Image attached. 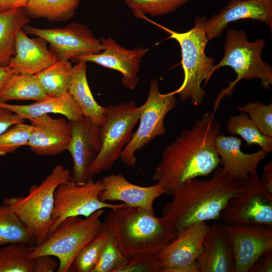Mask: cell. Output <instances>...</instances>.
<instances>
[{"mask_svg": "<svg viewBox=\"0 0 272 272\" xmlns=\"http://www.w3.org/2000/svg\"><path fill=\"white\" fill-rule=\"evenodd\" d=\"M34 246L17 243L1 246L0 272H33L29 255Z\"/></svg>", "mask_w": 272, "mask_h": 272, "instance_id": "31", "label": "cell"}, {"mask_svg": "<svg viewBox=\"0 0 272 272\" xmlns=\"http://www.w3.org/2000/svg\"><path fill=\"white\" fill-rule=\"evenodd\" d=\"M47 96L36 75L13 74L0 90V102L12 100L39 101Z\"/></svg>", "mask_w": 272, "mask_h": 272, "instance_id": "26", "label": "cell"}, {"mask_svg": "<svg viewBox=\"0 0 272 272\" xmlns=\"http://www.w3.org/2000/svg\"><path fill=\"white\" fill-rule=\"evenodd\" d=\"M177 105L175 94L172 92L161 94L157 80H151L147 99L141 106L138 128L132 133L130 141L120 154V158L124 164L134 167L137 160L134 155L136 151L141 150L156 137L165 134V118Z\"/></svg>", "mask_w": 272, "mask_h": 272, "instance_id": "9", "label": "cell"}, {"mask_svg": "<svg viewBox=\"0 0 272 272\" xmlns=\"http://www.w3.org/2000/svg\"><path fill=\"white\" fill-rule=\"evenodd\" d=\"M28 1L29 0H0V13L19 8H25Z\"/></svg>", "mask_w": 272, "mask_h": 272, "instance_id": "42", "label": "cell"}, {"mask_svg": "<svg viewBox=\"0 0 272 272\" xmlns=\"http://www.w3.org/2000/svg\"><path fill=\"white\" fill-rule=\"evenodd\" d=\"M265 45V41L262 38L253 42L248 41L244 30L228 29L224 55L219 63L215 65L214 72L221 67L229 66L233 69L237 77L217 96L214 102L213 113L218 109L224 96H231L236 85L241 80L258 79L265 89H269L272 84V68L261 56Z\"/></svg>", "mask_w": 272, "mask_h": 272, "instance_id": "6", "label": "cell"}, {"mask_svg": "<svg viewBox=\"0 0 272 272\" xmlns=\"http://www.w3.org/2000/svg\"><path fill=\"white\" fill-rule=\"evenodd\" d=\"M13 74V70L8 65L0 66V90Z\"/></svg>", "mask_w": 272, "mask_h": 272, "instance_id": "43", "label": "cell"}, {"mask_svg": "<svg viewBox=\"0 0 272 272\" xmlns=\"http://www.w3.org/2000/svg\"><path fill=\"white\" fill-rule=\"evenodd\" d=\"M68 122L71 137L67 151L73 162L70 181L83 184L87 180L89 168L101 149L100 126L85 116L77 120H68Z\"/></svg>", "mask_w": 272, "mask_h": 272, "instance_id": "14", "label": "cell"}, {"mask_svg": "<svg viewBox=\"0 0 272 272\" xmlns=\"http://www.w3.org/2000/svg\"><path fill=\"white\" fill-rule=\"evenodd\" d=\"M104 212L102 209L87 218L75 216L64 219L42 243L34 246L29 257L51 255L59 260L57 272L69 271L78 254L103 229L101 217Z\"/></svg>", "mask_w": 272, "mask_h": 272, "instance_id": "7", "label": "cell"}, {"mask_svg": "<svg viewBox=\"0 0 272 272\" xmlns=\"http://www.w3.org/2000/svg\"><path fill=\"white\" fill-rule=\"evenodd\" d=\"M101 181L103 186L99 195L101 201H121L127 207L139 208L153 215L154 201L166 194L157 183L150 186H140L129 182L121 173L106 176Z\"/></svg>", "mask_w": 272, "mask_h": 272, "instance_id": "17", "label": "cell"}, {"mask_svg": "<svg viewBox=\"0 0 272 272\" xmlns=\"http://www.w3.org/2000/svg\"><path fill=\"white\" fill-rule=\"evenodd\" d=\"M224 226L234 255L235 272H249L261 255L272 250L271 225L241 224Z\"/></svg>", "mask_w": 272, "mask_h": 272, "instance_id": "13", "label": "cell"}, {"mask_svg": "<svg viewBox=\"0 0 272 272\" xmlns=\"http://www.w3.org/2000/svg\"><path fill=\"white\" fill-rule=\"evenodd\" d=\"M26 34L42 38L50 44V50L57 59H72L82 55L98 54L104 49L101 41L84 24L73 22L62 28L41 29L28 25Z\"/></svg>", "mask_w": 272, "mask_h": 272, "instance_id": "11", "label": "cell"}, {"mask_svg": "<svg viewBox=\"0 0 272 272\" xmlns=\"http://www.w3.org/2000/svg\"><path fill=\"white\" fill-rule=\"evenodd\" d=\"M100 40L104 47L102 52L78 56L72 60L77 63L90 61L117 71L122 75V85L127 89H134L139 81L141 59L148 49L139 47L129 50L110 37H101Z\"/></svg>", "mask_w": 272, "mask_h": 272, "instance_id": "15", "label": "cell"}, {"mask_svg": "<svg viewBox=\"0 0 272 272\" xmlns=\"http://www.w3.org/2000/svg\"><path fill=\"white\" fill-rule=\"evenodd\" d=\"M156 255H144L127 260L116 272H161Z\"/></svg>", "mask_w": 272, "mask_h": 272, "instance_id": "37", "label": "cell"}, {"mask_svg": "<svg viewBox=\"0 0 272 272\" xmlns=\"http://www.w3.org/2000/svg\"><path fill=\"white\" fill-rule=\"evenodd\" d=\"M259 181L262 188L272 195V162L266 164L263 168Z\"/></svg>", "mask_w": 272, "mask_h": 272, "instance_id": "41", "label": "cell"}, {"mask_svg": "<svg viewBox=\"0 0 272 272\" xmlns=\"http://www.w3.org/2000/svg\"><path fill=\"white\" fill-rule=\"evenodd\" d=\"M86 73V62L79 61L72 67L69 93L78 104L83 116L101 126L106 119L105 109L94 99L88 84Z\"/></svg>", "mask_w": 272, "mask_h": 272, "instance_id": "24", "label": "cell"}, {"mask_svg": "<svg viewBox=\"0 0 272 272\" xmlns=\"http://www.w3.org/2000/svg\"><path fill=\"white\" fill-rule=\"evenodd\" d=\"M50 255H41L33 258V272H53L59 266V262Z\"/></svg>", "mask_w": 272, "mask_h": 272, "instance_id": "38", "label": "cell"}, {"mask_svg": "<svg viewBox=\"0 0 272 272\" xmlns=\"http://www.w3.org/2000/svg\"><path fill=\"white\" fill-rule=\"evenodd\" d=\"M209 227L206 222H200L176 232L174 238L156 255L161 272L196 262Z\"/></svg>", "mask_w": 272, "mask_h": 272, "instance_id": "16", "label": "cell"}, {"mask_svg": "<svg viewBox=\"0 0 272 272\" xmlns=\"http://www.w3.org/2000/svg\"><path fill=\"white\" fill-rule=\"evenodd\" d=\"M236 109L247 114L259 130L264 134L272 137V103L250 102Z\"/></svg>", "mask_w": 272, "mask_h": 272, "instance_id": "35", "label": "cell"}, {"mask_svg": "<svg viewBox=\"0 0 272 272\" xmlns=\"http://www.w3.org/2000/svg\"><path fill=\"white\" fill-rule=\"evenodd\" d=\"M219 220L225 225L272 226V195L262 188L257 173L250 177L247 188L242 194L229 200L221 212Z\"/></svg>", "mask_w": 272, "mask_h": 272, "instance_id": "12", "label": "cell"}, {"mask_svg": "<svg viewBox=\"0 0 272 272\" xmlns=\"http://www.w3.org/2000/svg\"><path fill=\"white\" fill-rule=\"evenodd\" d=\"M220 132L214 113L208 111L167 146L152 176L165 194L171 195L185 181L208 175L219 166L215 141Z\"/></svg>", "mask_w": 272, "mask_h": 272, "instance_id": "1", "label": "cell"}, {"mask_svg": "<svg viewBox=\"0 0 272 272\" xmlns=\"http://www.w3.org/2000/svg\"><path fill=\"white\" fill-rule=\"evenodd\" d=\"M47 43L42 38H30L22 29L20 30L16 37L15 54L8 65L14 74H37L57 60Z\"/></svg>", "mask_w": 272, "mask_h": 272, "instance_id": "21", "label": "cell"}, {"mask_svg": "<svg viewBox=\"0 0 272 272\" xmlns=\"http://www.w3.org/2000/svg\"><path fill=\"white\" fill-rule=\"evenodd\" d=\"M250 272L272 271V250L268 251L261 255L253 264Z\"/></svg>", "mask_w": 272, "mask_h": 272, "instance_id": "40", "label": "cell"}, {"mask_svg": "<svg viewBox=\"0 0 272 272\" xmlns=\"http://www.w3.org/2000/svg\"><path fill=\"white\" fill-rule=\"evenodd\" d=\"M108 237L106 231L103 228L78 254L70 266L69 271L92 272Z\"/></svg>", "mask_w": 272, "mask_h": 272, "instance_id": "32", "label": "cell"}, {"mask_svg": "<svg viewBox=\"0 0 272 272\" xmlns=\"http://www.w3.org/2000/svg\"><path fill=\"white\" fill-rule=\"evenodd\" d=\"M127 261L108 236L92 272H116Z\"/></svg>", "mask_w": 272, "mask_h": 272, "instance_id": "36", "label": "cell"}, {"mask_svg": "<svg viewBox=\"0 0 272 272\" xmlns=\"http://www.w3.org/2000/svg\"><path fill=\"white\" fill-rule=\"evenodd\" d=\"M209 179L188 180L176 188L172 199L163 209V216L176 232L200 222L219 220L229 200L242 194L247 181L231 177L218 167Z\"/></svg>", "mask_w": 272, "mask_h": 272, "instance_id": "2", "label": "cell"}, {"mask_svg": "<svg viewBox=\"0 0 272 272\" xmlns=\"http://www.w3.org/2000/svg\"><path fill=\"white\" fill-rule=\"evenodd\" d=\"M12 243L35 245L34 239L18 216L3 203L0 206V247Z\"/></svg>", "mask_w": 272, "mask_h": 272, "instance_id": "29", "label": "cell"}, {"mask_svg": "<svg viewBox=\"0 0 272 272\" xmlns=\"http://www.w3.org/2000/svg\"><path fill=\"white\" fill-rule=\"evenodd\" d=\"M226 129L230 133L241 136L246 142L247 147L256 145L267 154L272 152V137L262 133L246 113L230 116Z\"/></svg>", "mask_w": 272, "mask_h": 272, "instance_id": "30", "label": "cell"}, {"mask_svg": "<svg viewBox=\"0 0 272 272\" xmlns=\"http://www.w3.org/2000/svg\"><path fill=\"white\" fill-rule=\"evenodd\" d=\"M30 121L32 130L27 146L33 153L56 156L68 150L71 130L64 117L54 118L44 114Z\"/></svg>", "mask_w": 272, "mask_h": 272, "instance_id": "18", "label": "cell"}, {"mask_svg": "<svg viewBox=\"0 0 272 272\" xmlns=\"http://www.w3.org/2000/svg\"><path fill=\"white\" fill-rule=\"evenodd\" d=\"M0 107L7 108L24 119L30 120L49 113L62 115L69 120H77L84 116L72 96L66 94L59 97H48L28 105H15L0 102Z\"/></svg>", "mask_w": 272, "mask_h": 272, "instance_id": "23", "label": "cell"}, {"mask_svg": "<svg viewBox=\"0 0 272 272\" xmlns=\"http://www.w3.org/2000/svg\"><path fill=\"white\" fill-rule=\"evenodd\" d=\"M241 140L232 135L219 134L215 146L224 171L233 178L246 181L257 173L259 164L267 153L262 149L253 153H245L241 150Z\"/></svg>", "mask_w": 272, "mask_h": 272, "instance_id": "20", "label": "cell"}, {"mask_svg": "<svg viewBox=\"0 0 272 272\" xmlns=\"http://www.w3.org/2000/svg\"><path fill=\"white\" fill-rule=\"evenodd\" d=\"M32 126L24 122L17 123L0 134V156L14 153L27 146Z\"/></svg>", "mask_w": 272, "mask_h": 272, "instance_id": "34", "label": "cell"}, {"mask_svg": "<svg viewBox=\"0 0 272 272\" xmlns=\"http://www.w3.org/2000/svg\"><path fill=\"white\" fill-rule=\"evenodd\" d=\"M103 188L101 180L88 179L83 184L69 181L59 185L54 194L52 232L64 219L75 216L89 217L102 209H111L126 206L123 203H112L101 201L99 195Z\"/></svg>", "mask_w": 272, "mask_h": 272, "instance_id": "10", "label": "cell"}, {"mask_svg": "<svg viewBox=\"0 0 272 272\" xmlns=\"http://www.w3.org/2000/svg\"><path fill=\"white\" fill-rule=\"evenodd\" d=\"M24 119L7 108L0 107V134L11 126L17 123L24 122Z\"/></svg>", "mask_w": 272, "mask_h": 272, "instance_id": "39", "label": "cell"}, {"mask_svg": "<svg viewBox=\"0 0 272 272\" xmlns=\"http://www.w3.org/2000/svg\"><path fill=\"white\" fill-rule=\"evenodd\" d=\"M240 19L259 21L272 28V0H230L205 22L208 40L219 37L228 24Z\"/></svg>", "mask_w": 272, "mask_h": 272, "instance_id": "19", "label": "cell"}, {"mask_svg": "<svg viewBox=\"0 0 272 272\" xmlns=\"http://www.w3.org/2000/svg\"><path fill=\"white\" fill-rule=\"evenodd\" d=\"M72 67L69 60L57 59L52 64L36 74L47 96L59 97L69 93Z\"/></svg>", "mask_w": 272, "mask_h": 272, "instance_id": "27", "label": "cell"}, {"mask_svg": "<svg viewBox=\"0 0 272 272\" xmlns=\"http://www.w3.org/2000/svg\"><path fill=\"white\" fill-rule=\"evenodd\" d=\"M71 178L70 170L61 164H57L40 184L30 187L26 196L3 199V203L16 213L25 225L35 245L42 243L49 233L56 188L70 181Z\"/></svg>", "mask_w": 272, "mask_h": 272, "instance_id": "5", "label": "cell"}, {"mask_svg": "<svg viewBox=\"0 0 272 272\" xmlns=\"http://www.w3.org/2000/svg\"><path fill=\"white\" fill-rule=\"evenodd\" d=\"M142 18L152 22L170 34V38L179 44L181 51V64L184 72V79L180 87L171 92L179 94L180 99L184 101L189 99L193 106L202 104L206 92L201 87L209 81L214 73L215 58L206 55L205 48L209 41L205 29L207 20L206 17H198L194 19V26L185 32L179 33L161 26L147 18Z\"/></svg>", "mask_w": 272, "mask_h": 272, "instance_id": "4", "label": "cell"}, {"mask_svg": "<svg viewBox=\"0 0 272 272\" xmlns=\"http://www.w3.org/2000/svg\"><path fill=\"white\" fill-rule=\"evenodd\" d=\"M189 0H124L135 17L146 14L159 16L174 12Z\"/></svg>", "mask_w": 272, "mask_h": 272, "instance_id": "33", "label": "cell"}, {"mask_svg": "<svg viewBox=\"0 0 272 272\" xmlns=\"http://www.w3.org/2000/svg\"><path fill=\"white\" fill-rule=\"evenodd\" d=\"M104 108L106 119L99 130L101 147L89 168L87 179L112 167L130 141L132 130L139 120L141 106L137 107L133 101Z\"/></svg>", "mask_w": 272, "mask_h": 272, "instance_id": "8", "label": "cell"}, {"mask_svg": "<svg viewBox=\"0 0 272 272\" xmlns=\"http://www.w3.org/2000/svg\"><path fill=\"white\" fill-rule=\"evenodd\" d=\"M200 272H235V261L223 223L209 225L196 260Z\"/></svg>", "mask_w": 272, "mask_h": 272, "instance_id": "22", "label": "cell"}, {"mask_svg": "<svg viewBox=\"0 0 272 272\" xmlns=\"http://www.w3.org/2000/svg\"><path fill=\"white\" fill-rule=\"evenodd\" d=\"M103 222L108 236L127 260L157 255L176 233L163 217L126 206L110 209Z\"/></svg>", "mask_w": 272, "mask_h": 272, "instance_id": "3", "label": "cell"}, {"mask_svg": "<svg viewBox=\"0 0 272 272\" xmlns=\"http://www.w3.org/2000/svg\"><path fill=\"white\" fill-rule=\"evenodd\" d=\"M30 18L24 8L0 13V66L8 65L15 54L17 35Z\"/></svg>", "mask_w": 272, "mask_h": 272, "instance_id": "25", "label": "cell"}, {"mask_svg": "<svg viewBox=\"0 0 272 272\" xmlns=\"http://www.w3.org/2000/svg\"><path fill=\"white\" fill-rule=\"evenodd\" d=\"M81 1L29 0L25 9L30 18L65 21L74 16Z\"/></svg>", "mask_w": 272, "mask_h": 272, "instance_id": "28", "label": "cell"}]
</instances>
